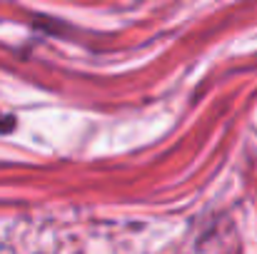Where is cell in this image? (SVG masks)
<instances>
[{"label": "cell", "instance_id": "obj_1", "mask_svg": "<svg viewBox=\"0 0 257 254\" xmlns=\"http://www.w3.org/2000/svg\"><path fill=\"white\" fill-rule=\"evenodd\" d=\"M0 130H8V127H5V125H3V120H0Z\"/></svg>", "mask_w": 257, "mask_h": 254}]
</instances>
